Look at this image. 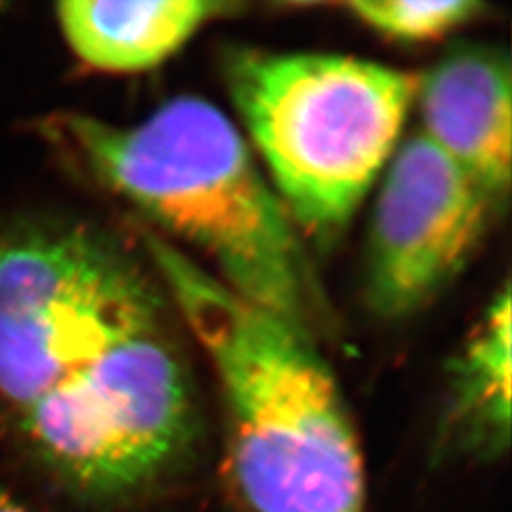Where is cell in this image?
Returning <instances> with one entry per match:
<instances>
[{
    "mask_svg": "<svg viewBox=\"0 0 512 512\" xmlns=\"http://www.w3.org/2000/svg\"><path fill=\"white\" fill-rule=\"evenodd\" d=\"M238 8L217 0H67L57 4V21L86 65L103 73H143Z\"/></svg>",
    "mask_w": 512,
    "mask_h": 512,
    "instance_id": "ba28073f",
    "label": "cell"
},
{
    "mask_svg": "<svg viewBox=\"0 0 512 512\" xmlns=\"http://www.w3.org/2000/svg\"><path fill=\"white\" fill-rule=\"evenodd\" d=\"M48 126L76 164L209 260L226 287L311 336L329 325L300 230L215 105L181 95L133 126L78 112Z\"/></svg>",
    "mask_w": 512,
    "mask_h": 512,
    "instance_id": "6da1fadb",
    "label": "cell"
},
{
    "mask_svg": "<svg viewBox=\"0 0 512 512\" xmlns=\"http://www.w3.org/2000/svg\"><path fill=\"white\" fill-rule=\"evenodd\" d=\"M497 209L421 131L385 165L366 249L365 293L382 319L429 304L463 270Z\"/></svg>",
    "mask_w": 512,
    "mask_h": 512,
    "instance_id": "8992f818",
    "label": "cell"
},
{
    "mask_svg": "<svg viewBox=\"0 0 512 512\" xmlns=\"http://www.w3.org/2000/svg\"><path fill=\"white\" fill-rule=\"evenodd\" d=\"M511 285L495 294L450 370L442 444L494 459L511 440Z\"/></svg>",
    "mask_w": 512,
    "mask_h": 512,
    "instance_id": "9c48e42d",
    "label": "cell"
},
{
    "mask_svg": "<svg viewBox=\"0 0 512 512\" xmlns=\"http://www.w3.org/2000/svg\"><path fill=\"white\" fill-rule=\"evenodd\" d=\"M0 512H31L25 509L21 503H18L12 495L6 494L4 490H0Z\"/></svg>",
    "mask_w": 512,
    "mask_h": 512,
    "instance_id": "8fae6325",
    "label": "cell"
},
{
    "mask_svg": "<svg viewBox=\"0 0 512 512\" xmlns=\"http://www.w3.org/2000/svg\"><path fill=\"white\" fill-rule=\"evenodd\" d=\"M336 6L368 29L401 42L439 40L486 10L476 0H349Z\"/></svg>",
    "mask_w": 512,
    "mask_h": 512,
    "instance_id": "30bf717a",
    "label": "cell"
},
{
    "mask_svg": "<svg viewBox=\"0 0 512 512\" xmlns=\"http://www.w3.org/2000/svg\"><path fill=\"white\" fill-rule=\"evenodd\" d=\"M421 133L484 192L497 213L512 171L511 61L495 48L461 46L420 74Z\"/></svg>",
    "mask_w": 512,
    "mask_h": 512,
    "instance_id": "52a82bcc",
    "label": "cell"
},
{
    "mask_svg": "<svg viewBox=\"0 0 512 512\" xmlns=\"http://www.w3.org/2000/svg\"><path fill=\"white\" fill-rule=\"evenodd\" d=\"M147 275L88 226L0 228V395L19 410L137 330L160 323Z\"/></svg>",
    "mask_w": 512,
    "mask_h": 512,
    "instance_id": "277c9868",
    "label": "cell"
},
{
    "mask_svg": "<svg viewBox=\"0 0 512 512\" xmlns=\"http://www.w3.org/2000/svg\"><path fill=\"white\" fill-rule=\"evenodd\" d=\"M145 245L217 374L232 471L251 512H363L359 440L313 336L160 234L147 232Z\"/></svg>",
    "mask_w": 512,
    "mask_h": 512,
    "instance_id": "7a4b0ae2",
    "label": "cell"
},
{
    "mask_svg": "<svg viewBox=\"0 0 512 512\" xmlns=\"http://www.w3.org/2000/svg\"><path fill=\"white\" fill-rule=\"evenodd\" d=\"M224 80L300 234L329 243L391 160L420 74L351 55L236 48Z\"/></svg>",
    "mask_w": 512,
    "mask_h": 512,
    "instance_id": "3957f363",
    "label": "cell"
},
{
    "mask_svg": "<svg viewBox=\"0 0 512 512\" xmlns=\"http://www.w3.org/2000/svg\"><path fill=\"white\" fill-rule=\"evenodd\" d=\"M21 425L74 488L126 494L183 450L192 429L188 376L156 323L118 340L25 406Z\"/></svg>",
    "mask_w": 512,
    "mask_h": 512,
    "instance_id": "5b68a950",
    "label": "cell"
}]
</instances>
